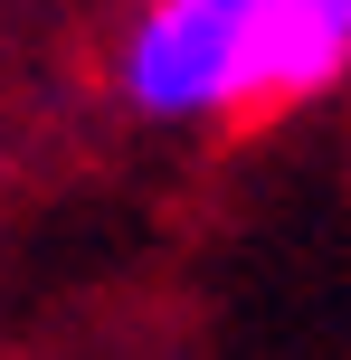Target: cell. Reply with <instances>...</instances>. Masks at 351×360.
<instances>
[{
    "instance_id": "obj_1",
    "label": "cell",
    "mask_w": 351,
    "mask_h": 360,
    "mask_svg": "<svg viewBox=\"0 0 351 360\" xmlns=\"http://www.w3.org/2000/svg\"><path fill=\"white\" fill-rule=\"evenodd\" d=\"M247 0H152L124 38V95L143 114H238Z\"/></svg>"
},
{
    "instance_id": "obj_2",
    "label": "cell",
    "mask_w": 351,
    "mask_h": 360,
    "mask_svg": "<svg viewBox=\"0 0 351 360\" xmlns=\"http://www.w3.org/2000/svg\"><path fill=\"white\" fill-rule=\"evenodd\" d=\"M351 76V0H247L238 114H285Z\"/></svg>"
}]
</instances>
